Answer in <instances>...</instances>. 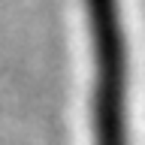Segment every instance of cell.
I'll use <instances>...</instances> for the list:
<instances>
[{"label": "cell", "mask_w": 145, "mask_h": 145, "mask_svg": "<svg viewBox=\"0 0 145 145\" xmlns=\"http://www.w3.org/2000/svg\"><path fill=\"white\" fill-rule=\"evenodd\" d=\"M94 57V145H130L127 124V42L118 0H85Z\"/></svg>", "instance_id": "obj_1"}]
</instances>
